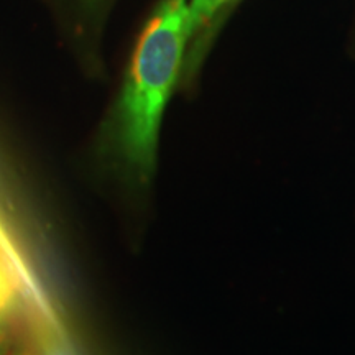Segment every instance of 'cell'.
I'll return each mask as SVG.
<instances>
[{
  "mask_svg": "<svg viewBox=\"0 0 355 355\" xmlns=\"http://www.w3.org/2000/svg\"><path fill=\"white\" fill-rule=\"evenodd\" d=\"M188 8L189 0H163L139 40L117 105V152L140 184L157 168L159 125L191 38Z\"/></svg>",
  "mask_w": 355,
  "mask_h": 355,
  "instance_id": "1",
  "label": "cell"
},
{
  "mask_svg": "<svg viewBox=\"0 0 355 355\" xmlns=\"http://www.w3.org/2000/svg\"><path fill=\"white\" fill-rule=\"evenodd\" d=\"M230 0H189L188 8V30L193 37L199 28L209 21L217 12Z\"/></svg>",
  "mask_w": 355,
  "mask_h": 355,
  "instance_id": "2",
  "label": "cell"
},
{
  "mask_svg": "<svg viewBox=\"0 0 355 355\" xmlns=\"http://www.w3.org/2000/svg\"><path fill=\"white\" fill-rule=\"evenodd\" d=\"M13 306H15V293H13L12 282L6 270H0V332H7Z\"/></svg>",
  "mask_w": 355,
  "mask_h": 355,
  "instance_id": "3",
  "label": "cell"
},
{
  "mask_svg": "<svg viewBox=\"0 0 355 355\" xmlns=\"http://www.w3.org/2000/svg\"><path fill=\"white\" fill-rule=\"evenodd\" d=\"M8 355H38V352H37V349L32 347L30 344H21L19 349H15L12 354H8Z\"/></svg>",
  "mask_w": 355,
  "mask_h": 355,
  "instance_id": "4",
  "label": "cell"
},
{
  "mask_svg": "<svg viewBox=\"0 0 355 355\" xmlns=\"http://www.w3.org/2000/svg\"><path fill=\"white\" fill-rule=\"evenodd\" d=\"M10 354V345H8L7 332H0V355Z\"/></svg>",
  "mask_w": 355,
  "mask_h": 355,
  "instance_id": "5",
  "label": "cell"
},
{
  "mask_svg": "<svg viewBox=\"0 0 355 355\" xmlns=\"http://www.w3.org/2000/svg\"><path fill=\"white\" fill-rule=\"evenodd\" d=\"M83 3H86L87 7H92V6H96L97 2H101V0H81Z\"/></svg>",
  "mask_w": 355,
  "mask_h": 355,
  "instance_id": "6",
  "label": "cell"
},
{
  "mask_svg": "<svg viewBox=\"0 0 355 355\" xmlns=\"http://www.w3.org/2000/svg\"><path fill=\"white\" fill-rule=\"evenodd\" d=\"M0 270H3V266H2V265H0Z\"/></svg>",
  "mask_w": 355,
  "mask_h": 355,
  "instance_id": "7",
  "label": "cell"
}]
</instances>
